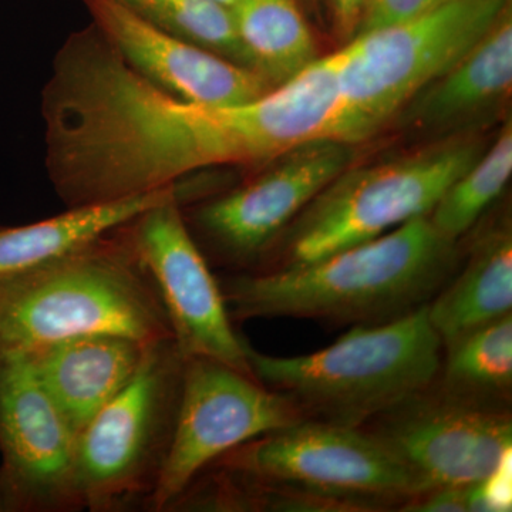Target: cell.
Instances as JSON below:
<instances>
[{"label": "cell", "instance_id": "1", "mask_svg": "<svg viewBox=\"0 0 512 512\" xmlns=\"http://www.w3.org/2000/svg\"><path fill=\"white\" fill-rule=\"evenodd\" d=\"M336 116L318 66L247 103H194L134 72L90 25L64 40L43 89L46 173L64 207L106 204L205 168L269 163L332 137Z\"/></svg>", "mask_w": 512, "mask_h": 512}, {"label": "cell", "instance_id": "2", "mask_svg": "<svg viewBox=\"0 0 512 512\" xmlns=\"http://www.w3.org/2000/svg\"><path fill=\"white\" fill-rule=\"evenodd\" d=\"M456 245L423 215L309 264L229 276L221 291L232 322L380 325L433 301L456 272Z\"/></svg>", "mask_w": 512, "mask_h": 512}, {"label": "cell", "instance_id": "3", "mask_svg": "<svg viewBox=\"0 0 512 512\" xmlns=\"http://www.w3.org/2000/svg\"><path fill=\"white\" fill-rule=\"evenodd\" d=\"M94 333L143 343L173 338L160 296L119 228L28 271L0 276L2 352Z\"/></svg>", "mask_w": 512, "mask_h": 512}, {"label": "cell", "instance_id": "4", "mask_svg": "<svg viewBox=\"0 0 512 512\" xmlns=\"http://www.w3.org/2000/svg\"><path fill=\"white\" fill-rule=\"evenodd\" d=\"M252 375L285 394L306 419L362 427L439 375L443 343L429 303L380 325L353 326L328 348L301 356L256 352L247 342Z\"/></svg>", "mask_w": 512, "mask_h": 512}, {"label": "cell", "instance_id": "5", "mask_svg": "<svg viewBox=\"0 0 512 512\" xmlns=\"http://www.w3.org/2000/svg\"><path fill=\"white\" fill-rule=\"evenodd\" d=\"M484 150L476 138H450L387 163L346 168L286 228L262 271L318 261L429 215Z\"/></svg>", "mask_w": 512, "mask_h": 512}, {"label": "cell", "instance_id": "6", "mask_svg": "<svg viewBox=\"0 0 512 512\" xmlns=\"http://www.w3.org/2000/svg\"><path fill=\"white\" fill-rule=\"evenodd\" d=\"M511 0H444L416 18L362 33L338 50L339 141L362 143L483 39Z\"/></svg>", "mask_w": 512, "mask_h": 512}, {"label": "cell", "instance_id": "7", "mask_svg": "<svg viewBox=\"0 0 512 512\" xmlns=\"http://www.w3.org/2000/svg\"><path fill=\"white\" fill-rule=\"evenodd\" d=\"M184 363L173 338L150 343L130 382L80 431L83 510H146L173 443Z\"/></svg>", "mask_w": 512, "mask_h": 512}, {"label": "cell", "instance_id": "8", "mask_svg": "<svg viewBox=\"0 0 512 512\" xmlns=\"http://www.w3.org/2000/svg\"><path fill=\"white\" fill-rule=\"evenodd\" d=\"M211 466L271 487L340 501L355 512L400 511L426 491L419 478L362 427L312 419L256 437Z\"/></svg>", "mask_w": 512, "mask_h": 512}, {"label": "cell", "instance_id": "9", "mask_svg": "<svg viewBox=\"0 0 512 512\" xmlns=\"http://www.w3.org/2000/svg\"><path fill=\"white\" fill-rule=\"evenodd\" d=\"M302 420L305 414L289 397L254 376L208 357H185L173 443L146 511H168L228 451Z\"/></svg>", "mask_w": 512, "mask_h": 512}, {"label": "cell", "instance_id": "10", "mask_svg": "<svg viewBox=\"0 0 512 512\" xmlns=\"http://www.w3.org/2000/svg\"><path fill=\"white\" fill-rule=\"evenodd\" d=\"M119 231L150 276L181 353L254 376L247 340L234 330L220 281L181 210V195L141 212Z\"/></svg>", "mask_w": 512, "mask_h": 512}, {"label": "cell", "instance_id": "11", "mask_svg": "<svg viewBox=\"0 0 512 512\" xmlns=\"http://www.w3.org/2000/svg\"><path fill=\"white\" fill-rule=\"evenodd\" d=\"M352 161V146L338 140L303 144L269 161L264 173L205 202L192 227L222 261L255 272L286 228Z\"/></svg>", "mask_w": 512, "mask_h": 512}, {"label": "cell", "instance_id": "12", "mask_svg": "<svg viewBox=\"0 0 512 512\" xmlns=\"http://www.w3.org/2000/svg\"><path fill=\"white\" fill-rule=\"evenodd\" d=\"M77 434L23 353L0 350V477L5 512L82 511Z\"/></svg>", "mask_w": 512, "mask_h": 512}, {"label": "cell", "instance_id": "13", "mask_svg": "<svg viewBox=\"0 0 512 512\" xmlns=\"http://www.w3.org/2000/svg\"><path fill=\"white\" fill-rule=\"evenodd\" d=\"M362 429L399 458L426 491L470 487L511 457V413L453 402L431 386Z\"/></svg>", "mask_w": 512, "mask_h": 512}, {"label": "cell", "instance_id": "14", "mask_svg": "<svg viewBox=\"0 0 512 512\" xmlns=\"http://www.w3.org/2000/svg\"><path fill=\"white\" fill-rule=\"evenodd\" d=\"M92 25L134 72L194 103H247L271 92L248 67L138 18L116 0H82Z\"/></svg>", "mask_w": 512, "mask_h": 512}, {"label": "cell", "instance_id": "15", "mask_svg": "<svg viewBox=\"0 0 512 512\" xmlns=\"http://www.w3.org/2000/svg\"><path fill=\"white\" fill-rule=\"evenodd\" d=\"M111 333L74 336L23 353L79 436L137 372L147 346Z\"/></svg>", "mask_w": 512, "mask_h": 512}, {"label": "cell", "instance_id": "16", "mask_svg": "<svg viewBox=\"0 0 512 512\" xmlns=\"http://www.w3.org/2000/svg\"><path fill=\"white\" fill-rule=\"evenodd\" d=\"M511 8L453 67L417 93L397 117L417 130H446L510 96Z\"/></svg>", "mask_w": 512, "mask_h": 512}, {"label": "cell", "instance_id": "17", "mask_svg": "<svg viewBox=\"0 0 512 512\" xmlns=\"http://www.w3.org/2000/svg\"><path fill=\"white\" fill-rule=\"evenodd\" d=\"M511 312L512 231L503 220L478 235L460 274L429 303V319L444 348Z\"/></svg>", "mask_w": 512, "mask_h": 512}, {"label": "cell", "instance_id": "18", "mask_svg": "<svg viewBox=\"0 0 512 512\" xmlns=\"http://www.w3.org/2000/svg\"><path fill=\"white\" fill-rule=\"evenodd\" d=\"M180 194L178 185L126 200L66 208L47 220L0 228V276L18 274L110 234L141 212Z\"/></svg>", "mask_w": 512, "mask_h": 512}, {"label": "cell", "instance_id": "19", "mask_svg": "<svg viewBox=\"0 0 512 512\" xmlns=\"http://www.w3.org/2000/svg\"><path fill=\"white\" fill-rule=\"evenodd\" d=\"M431 389L456 403L511 413L512 315L444 346L439 375Z\"/></svg>", "mask_w": 512, "mask_h": 512}, {"label": "cell", "instance_id": "20", "mask_svg": "<svg viewBox=\"0 0 512 512\" xmlns=\"http://www.w3.org/2000/svg\"><path fill=\"white\" fill-rule=\"evenodd\" d=\"M229 9L249 69L272 87L289 82L319 59L299 0H235Z\"/></svg>", "mask_w": 512, "mask_h": 512}, {"label": "cell", "instance_id": "21", "mask_svg": "<svg viewBox=\"0 0 512 512\" xmlns=\"http://www.w3.org/2000/svg\"><path fill=\"white\" fill-rule=\"evenodd\" d=\"M512 173L511 119L501 128L490 148L444 192L427 215L433 227L450 241L467 234L500 197Z\"/></svg>", "mask_w": 512, "mask_h": 512}, {"label": "cell", "instance_id": "22", "mask_svg": "<svg viewBox=\"0 0 512 512\" xmlns=\"http://www.w3.org/2000/svg\"><path fill=\"white\" fill-rule=\"evenodd\" d=\"M138 18L248 67L231 9L215 0H116ZM249 69V67H248Z\"/></svg>", "mask_w": 512, "mask_h": 512}, {"label": "cell", "instance_id": "23", "mask_svg": "<svg viewBox=\"0 0 512 512\" xmlns=\"http://www.w3.org/2000/svg\"><path fill=\"white\" fill-rule=\"evenodd\" d=\"M441 2L444 0H369L356 36L406 22Z\"/></svg>", "mask_w": 512, "mask_h": 512}, {"label": "cell", "instance_id": "24", "mask_svg": "<svg viewBox=\"0 0 512 512\" xmlns=\"http://www.w3.org/2000/svg\"><path fill=\"white\" fill-rule=\"evenodd\" d=\"M511 457L480 483L468 487V510H511Z\"/></svg>", "mask_w": 512, "mask_h": 512}, {"label": "cell", "instance_id": "25", "mask_svg": "<svg viewBox=\"0 0 512 512\" xmlns=\"http://www.w3.org/2000/svg\"><path fill=\"white\" fill-rule=\"evenodd\" d=\"M400 511L406 512H466L468 510V487H439L424 491Z\"/></svg>", "mask_w": 512, "mask_h": 512}, {"label": "cell", "instance_id": "26", "mask_svg": "<svg viewBox=\"0 0 512 512\" xmlns=\"http://www.w3.org/2000/svg\"><path fill=\"white\" fill-rule=\"evenodd\" d=\"M336 33L345 42L356 36L369 0H328Z\"/></svg>", "mask_w": 512, "mask_h": 512}, {"label": "cell", "instance_id": "27", "mask_svg": "<svg viewBox=\"0 0 512 512\" xmlns=\"http://www.w3.org/2000/svg\"><path fill=\"white\" fill-rule=\"evenodd\" d=\"M0 512H5V498H3L2 477H0Z\"/></svg>", "mask_w": 512, "mask_h": 512}, {"label": "cell", "instance_id": "28", "mask_svg": "<svg viewBox=\"0 0 512 512\" xmlns=\"http://www.w3.org/2000/svg\"><path fill=\"white\" fill-rule=\"evenodd\" d=\"M215 2L221 3V5L227 6V8H231L235 0H215Z\"/></svg>", "mask_w": 512, "mask_h": 512}, {"label": "cell", "instance_id": "29", "mask_svg": "<svg viewBox=\"0 0 512 512\" xmlns=\"http://www.w3.org/2000/svg\"><path fill=\"white\" fill-rule=\"evenodd\" d=\"M299 2H301V0H299Z\"/></svg>", "mask_w": 512, "mask_h": 512}]
</instances>
